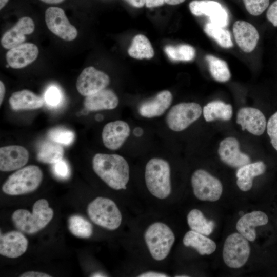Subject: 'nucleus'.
<instances>
[{"instance_id":"f257e3e1","label":"nucleus","mask_w":277,"mask_h":277,"mask_svg":"<svg viewBox=\"0 0 277 277\" xmlns=\"http://www.w3.org/2000/svg\"><path fill=\"white\" fill-rule=\"evenodd\" d=\"M92 167L95 173L112 189H126L129 180V166L123 156L97 153L93 157Z\"/></svg>"},{"instance_id":"f03ea898","label":"nucleus","mask_w":277,"mask_h":277,"mask_svg":"<svg viewBox=\"0 0 277 277\" xmlns=\"http://www.w3.org/2000/svg\"><path fill=\"white\" fill-rule=\"evenodd\" d=\"M53 211L45 199H39L33 205L32 212L25 209L15 211L12 220L15 227L27 234H33L44 228L51 221Z\"/></svg>"},{"instance_id":"7ed1b4c3","label":"nucleus","mask_w":277,"mask_h":277,"mask_svg":"<svg viewBox=\"0 0 277 277\" xmlns=\"http://www.w3.org/2000/svg\"><path fill=\"white\" fill-rule=\"evenodd\" d=\"M145 180L149 192L155 197L163 200L171 192L170 167L167 161L161 158H152L147 163Z\"/></svg>"},{"instance_id":"20e7f679","label":"nucleus","mask_w":277,"mask_h":277,"mask_svg":"<svg viewBox=\"0 0 277 277\" xmlns=\"http://www.w3.org/2000/svg\"><path fill=\"white\" fill-rule=\"evenodd\" d=\"M144 238L151 256L157 261L168 256L175 240L171 229L161 222L150 225L144 232Z\"/></svg>"},{"instance_id":"39448f33","label":"nucleus","mask_w":277,"mask_h":277,"mask_svg":"<svg viewBox=\"0 0 277 277\" xmlns=\"http://www.w3.org/2000/svg\"><path fill=\"white\" fill-rule=\"evenodd\" d=\"M43 172L35 165L23 167L10 175L2 186L3 191L10 195H18L35 191L43 180Z\"/></svg>"},{"instance_id":"423d86ee","label":"nucleus","mask_w":277,"mask_h":277,"mask_svg":"<svg viewBox=\"0 0 277 277\" xmlns=\"http://www.w3.org/2000/svg\"><path fill=\"white\" fill-rule=\"evenodd\" d=\"M88 215L96 225L110 230L117 229L122 221V213L115 203L104 197H97L87 207Z\"/></svg>"},{"instance_id":"0eeeda50","label":"nucleus","mask_w":277,"mask_h":277,"mask_svg":"<svg viewBox=\"0 0 277 277\" xmlns=\"http://www.w3.org/2000/svg\"><path fill=\"white\" fill-rule=\"evenodd\" d=\"M250 247L248 240L239 233H233L228 236L224 244L223 258L226 265L230 268H239L248 260Z\"/></svg>"},{"instance_id":"6e6552de","label":"nucleus","mask_w":277,"mask_h":277,"mask_svg":"<svg viewBox=\"0 0 277 277\" xmlns=\"http://www.w3.org/2000/svg\"><path fill=\"white\" fill-rule=\"evenodd\" d=\"M191 182L194 195L201 201L214 202L222 195L221 182L206 170L198 169L194 171Z\"/></svg>"},{"instance_id":"1a4fd4ad","label":"nucleus","mask_w":277,"mask_h":277,"mask_svg":"<svg viewBox=\"0 0 277 277\" xmlns=\"http://www.w3.org/2000/svg\"><path fill=\"white\" fill-rule=\"evenodd\" d=\"M202 109L196 103H181L170 109L166 117L168 127L179 132L186 129L201 115Z\"/></svg>"},{"instance_id":"9d476101","label":"nucleus","mask_w":277,"mask_h":277,"mask_svg":"<svg viewBox=\"0 0 277 277\" xmlns=\"http://www.w3.org/2000/svg\"><path fill=\"white\" fill-rule=\"evenodd\" d=\"M45 21L50 31L63 40L70 42L77 37V29L71 24L63 9L57 7L47 8Z\"/></svg>"},{"instance_id":"9b49d317","label":"nucleus","mask_w":277,"mask_h":277,"mask_svg":"<svg viewBox=\"0 0 277 277\" xmlns=\"http://www.w3.org/2000/svg\"><path fill=\"white\" fill-rule=\"evenodd\" d=\"M110 83L109 76L90 66L85 68L77 78L76 87L82 95L87 96L106 88Z\"/></svg>"},{"instance_id":"f8f14e48","label":"nucleus","mask_w":277,"mask_h":277,"mask_svg":"<svg viewBox=\"0 0 277 277\" xmlns=\"http://www.w3.org/2000/svg\"><path fill=\"white\" fill-rule=\"evenodd\" d=\"M191 12L195 16L206 15L210 22L226 27L228 23L229 16L226 9L219 2L211 0H194L189 5Z\"/></svg>"},{"instance_id":"ddd939ff","label":"nucleus","mask_w":277,"mask_h":277,"mask_svg":"<svg viewBox=\"0 0 277 277\" xmlns=\"http://www.w3.org/2000/svg\"><path fill=\"white\" fill-rule=\"evenodd\" d=\"M218 153L221 160L231 167L239 168L251 163L250 157L240 151L239 142L233 137H226L221 142Z\"/></svg>"},{"instance_id":"4468645a","label":"nucleus","mask_w":277,"mask_h":277,"mask_svg":"<svg viewBox=\"0 0 277 277\" xmlns=\"http://www.w3.org/2000/svg\"><path fill=\"white\" fill-rule=\"evenodd\" d=\"M130 128L127 123L118 120L106 124L103 129L102 137L104 146L110 150L121 148L130 135Z\"/></svg>"},{"instance_id":"2eb2a0df","label":"nucleus","mask_w":277,"mask_h":277,"mask_svg":"<svg viewBox=\"0 0 277 277\" xmlns=\"http://www.w3.org/2000/svg\"><path fill=\"white\" fill-rule=\"evenodd\" d=\"M28 150L19 145H10L0 148V170L8 172L24 166L28 161Z\"/></svg>"},{"instance_id":"dca6fc26","label":"nucleus","mask_w":277,"mask_h":277,"mask_svg":"<svg viewBox=\"0 0 277 277\" xmlns=\"http://www.w3.org/2000/svg\"><path fill=\"white\" fill-rule=\"evenodd\" d=\"M35 25L33 19L28 16L21 18L16 24L2 36L1 43L6 49H10L22 44L26 40V35L32 33Z\"/></svg>"},{"instance_id":"f3484780","label":"nucleus","mask_w":277,"mask_h":277,"mask_svg":"<svg viewBox=\"0 0 277 277\" xmlns=\"http://www.w3.org/2000/svg\"><path fill=\"white\" fill-rule=\"evenodd\" d=\"M237 124L243 130H247L255 135H261L266 127V120L264 114L259 109L252 107H243L239 110Z\"/></svg>"},{"instance_id":"a211bd4d","label":"nucleus","mask_w":277,"mask_h":277,"mask_svg":"<svg viewBox=\"0 0 277 277\" xmlns=\"http://www.w3.org/2000/svg\"><path fill=\"white\" fill-rule=\"evenodd\" d=\"M38 53L36 45L25 43L9 49L6 54V59L10 67L21 69L33 62L37 58Z\"/></svg>"},{"instance_id":"6ab92c4d","label":"nucleus","mask_w":277,"mask_h":277,"mask_svg":"<svg viewBox=\"0 0 277 277\" xmlns=\"http://www.w3.org/2000/svg\"><path fill=\"white\" fill-rule=\"evenodd\" d=\"M28 242L21 232L11 231L0 235V254L9 258H16L27 249Z\"/></svg>"},{"instance_id":"aec40b11","label":"nucleus","mask_w":277,"mask_h":277,"mask_svg":"<svg viewBox=\"0 0 277 277\" xmlns=\"http://www.w3.org/2000/svg\"><path fill=\"white\" fill-rule=\"evenodd\" d=\"M233 33L238 46L245 52H252L259 39V34L251 24L244 21H237L233 26Z\"/></svg>"},{"instance_id":"412c9836","label":"nucleus","mask_w":277,"mask_h":277,"mask_svg":"<svg viewBox=\"0 0 277 277\" xmlns=\"http://www.w3.org/2000/svg\"><path fill=\"white\" fill-rule=\"evenodd\" d=\"M172 101V95L169 91H162L154 98L142 103L138 108L139 113L147 118L160 116L168 109Z\"/></svg>"},{"instance_id":"4be33fe9","label":"nucleus","mask_w":277,"mask_h":277,"mask_svg":"<svg viewBox=\"0 0 277 277\" xmlns=\"http://www.w3.org/2000/svg\"><path fill=\"white\" fill-rule=\"evenodd\" d=\"M268 217L261 211H253L243 215L238 221L236 229L239 233L250 242L256 239L255 227L267 224Z\"/></svg>"},{"instance_id":"5701e85b","label":"nucleus","mask_w":277,"mask_h":277,"mask_svg":"<svg viewBox=\"0 0 277 277\" xmlns=\"http://www.w3.org/2000/svg\"><path fill=\"white\" fill-rule=\"evenodd\" d=\"M118 104V98L110 89H104L92 95L86 96L84 105L90 111L110 110Z\"/></svg>"},{"instance_id":"b1692460","label":"nucleus","mask_w":277,"mask_h":277,"mask_svg":"<svg viewBox=\"0 0 277 277\" xmlns=\"http://www.w3.org/2000/svg\"><path fill=\"white\" fill-rule=\"evenodd\" d=\"M9 103L11 108L15 111L34 110L42 107L44 100L41 96L24 89L13 93L9 99Z\"/></svg>"},{"instance_id":"393cba45","label":"nucleus","mask_w":277,"mask_h":277,"mask_svg":"<svg viewBox=\"0 0 277 277\" xmlns=\"http://www.w3.org/2000/svg\"><path fill=\"white\" fill-rule=\"evenodd\" d=\"M266 169V165L262 161L250 163L239 168L236 174V184L239 189L243 191L250 190L253 178L263 174Z\"/></svg>"},{"instance_id":"a878e982","label":"nucleus","mask_w":277,"mask_h":277,"mask_svg":"<svg viewBox=\"0 0 277 277\" xmlns=\"http://www.w3.org/2000/svg\"><path fill=\"white\" fill-rule=\"evenodd\" d=\"M183 243L186 247L194 248L202 255L212 254L216 248V245L213 240L191 230L186 233L183 239Z\"/></svg>"},{"instance_id":"bb28decb","label":"nucleus","mask_w":277,"mask_h":277,"mask_svg":"<svg viewBox=\"0 0 277 277\" xmlns=\"http://www.w3.org/2000/svg\"><path fill=\"white\" fill-rule=\"evenodd\" d=\"M203 115L207 122L220 119L229 121L232 115V107L221 101H214L208 103L203 108Z\"/></svg>"},{"instance_id":"cd10ccee","label":"nucleus","mask_w":277,"mask_h":277,"mask_svg":"<svg viewBox=\"0 0 277 277\" xmlns=\"http://www.w3.org/2000/svg\"><path fill=\"white\" fill-rule=\"evenodd\" d=\"M63 147L54 142L44 141L38 147L37 160L45 164H53L63 159Z\"/></svg>"},{"instance_id":"c85d7f7f","label":"nucleus","mask_w":277,"mask_h":277,"mask_svg":"<svg viewBox=\"0 0 277 277\" xmlns=\"http://www.w3.org/2000/svg\"><path fill=\"white\" fill-rule=\"evenodd\" d=\"M188 225L192 231L204 234L210 235L213 231L215 224L213 221H208L199 209H193L187 214Z\"/></svg>"},{"instance_id":"c756f323","label":"nucleus","mask_w":277,"mask_h":277,"mask_svg":"<svg viewBox=\"0 0 277 277\" xmlns=\"http://www.w3.org/2000/svg\"><path fill=\"white\" fill-rule=\"evenodd\" d=\"M128 52L131 57L139 60L150 59L154 56V50L150 41L142 34L133 38Z\"/></svg>"},{"instance_id":"7c9ffc66","label":"nucleus","mask_w":277,"mask_h":277,"mask_svg":"<svg viewBox=\"0 0 277 277\" xmlns=\"http://www.w3.org/2000/svg\"><path fill=\"white\" fill-rule=\"evenodd\" d=\"M212 77L219 82H226L231 77L230 72L226 62L212 55L205 57Z\"/></svg>"},{"instance_id":"2f4dec72","label":"nucleus","mask_w":277,"mask_h":277,"mask_svg":"<svg viewBox=\"0 0 277 277\" xmlns=\"http://www.w3.org/2000/svg\"><path fill=\"white\" fill-rule=\"evenodd\" d=\"M68 228L73 235L81 238H90L93 232L92 224L78 215H73L69 218Z\"/></svg>"},{"instance_id":"473e14b6","label":"nucleus","mask_w":277,"mask_h":277,"mask_svg":"<svg viewBox=\"0 0 277 277\" xmlns=\"http://www.w3.org/2000/svg\"><path fill=\"white\" fill-rule=\"evenodd\" d=\"M204 30L209 37L215 40L222 47L230 48L233 46L230 33L224 27L210 22L205 25Z\"/></svg>"},{"instance_id":"72a5a7b5","label":"nucleus","mask_w":277,"mask_h":277,"mask_svg":"<svg viewBox=\"0 0 277 277\" xmlns=\"http://www.w3.org/2000/svg\"><path fill=\"white\" fill-rule=\"evenodd\" d=\"M165 51L168 56L173 61H190L195 56L194 48L187 44H182L177 46H167Z\"/></svg>"},{"instance_id":"f704fd0d","label":"nucleus","mask_w":277,"mask_h":277,"mask_svg":"<svg viewBox=\"0 0 277 277\" xmlns=\"http://www.w3.org/2000/svg\"><path fill=\"white\" fill-rule=\"evenodd\" d=\"M48 136L52 141L64 145L71 144L75 137L73 131L63 128H56L50 130L48 133Z\"/></svg>"},{"instance_id":"c9c22d12","label":"nucleus","mask_w":277,"mask_h":277,"mask_svg":"<svg viewBox=\"0 0 277 277\" xmlns=\"http://www.w3.org/2000/svg\"><path fill=\"white\" fill-rule=\"evenodd\" d=\"M247 11L250 14L258 16L269 6V0H243Z\"/></svg>"},{"instance_id":"e433bc0d","label":"nucleus","mask_w":277,"mask_h":277,"mask_svg":"<svg viewBox=\"0 0 277 277\" xmlns=\"http://www.w3.org/2000/svg\"><path fill=\"white\" fill-rule=\"evenodd\" d=\"M267 132L272 146L277 151V111L268 120Z\"/></svg>"},{"instance_id":"4c0bfd02","label":"nucleus","mask_w":277,"mask_h":277,"mask_svg":"<svg viewBox=\"0 0 277 277\" xmlns=\"http://www.w3.org/2000/svg\"><path fill=\"white\" fill-rule=\"evenodd\" d=\"M52 170L54 175L61 180L68 179L70 174L69 165L67 162L63 159L53 164Z\"/></svg>"},{"instance_id":"58836bf2","label":"nucleus","mask_w":277,"mask_h":277,"mask_svg":"<svg viewBox=\"0 0 277 277\" xmlns=\"http://www.w3.org/2000/svg\"><path fill=\"white\" fill-rule=\"evenodd\" d=\"M61 98L60 90L54 86L48 88L45 94V101L51 107H55L58 105L61 102Z\"/></svg>"},{"instance_id":"ea45409f","label":"nucleus","mask_w":277,"mask_h":277,"mask_svg":"<svg viewBox=\"0 0 277 277\" xmlns=\"http://www.w3.org/2000/svg\"><path fill=\"white\" fill-rule=\"evenodd\" d=\"M266 17L274 27H277V0L272 3L269 7Z\"/></svg>"},{"instance_id":"a19ab883","label":"nucleus","mask_w":277,"mask_h":277,"mask_svg":"<svg viewBox=\"0 0 277 277\" xmlns=\"http://www.w3.org/2000/svg\"><path fill=\"white\" fill-rule=\"evenodd\" d=\"M21 277H51L48 274L37 272V271H27L23 273L20 275Z\"/></svg>"},{"instance_id":"79ce46f5","label":"nucleus","mask_w":277,"mask_h":277,"mask_svg":"<svg viewBox=\"0 0 277 277\" xmlns=\"http://www.w3.org/2000/svg\"><path fill=\"white\" fill-rule=\"evenodd\" d=\"M138 277H167L169 276L167 274L156 272L149 271L147 272H143L138 275Z\"/></svg>"},{"instance_id":"37998d69","label":"nucleus","mask_w":277,"mask_h":277,"mask_svg":"<svg viewBox=\"0 0 277 277\" xmlns=\"http://www.w3.org/2000/svg\"><path fill=\"white\" fill-rule=\"evenodd\" d=\"M165 3V0H145L146 6L148 8L161 6Z\"/></svg>"},{"instance_id":"c03bdc74","label":"nucleus","mask_w":277,"mask_h":277,"mask_svg":"<svg viewBox=\"0 0 277 277\" xmlns=\"http://www.w3.org/2000/svg\"><path fill=\"white\" fill-rule=\"evenodd\" d=\"M131 6L136 8H141L145 4V0H125Z\"/></svg>"},{"instance_id":"a18cd8bd","label":"nucleus","mask_w":277,"mask_h":277,"mask_svg":"<svg viewBox=\"0 0 277 277\" xmlns=\"http://www.w3.org/2000/svg\"><path fill=\"white\" fill-rule=\"evenodd\" d=\"M6 88L3 82L0 81V104L1 105L5 97Z\"/></svg>"},{"instance_id":"49530a36","label":"nucleus","mask_w":277,"mask_h":277,"mask_svg":"<svg viewBox=\"0 0 277 277\" xmlns=\"http://www.w3.org/2000/svg\"><path fill=\"white\" fill-rule=\"evenodd\" d=\"M185 0H165V2L169 5H176L184 2Z\"/></svg>"},{"instance_id":"de8ad7c7","label":"nucleus","mask_w":277,"mask_h":277,"mask_svg":"<svg viewBox=\"0 0 277 277\" xmlns=\"http://www.w3.org/2000/svg\"><path fill=\"white\" fill-rule=\"evenodd\" d=\"M134 135L137 137L141 136L143 133V130L141 127H136L133 131Z\"/></svg>"},{"instance_id":"09e8293b","label":"nucleus","mask_w":277,"mask_h":277,"mask_svg":"<svg viewBox=\"0 0 277 277\" xmlns=\"http://www.w3.org/2000/svg\"><path fill=\"white\" fill-rule=\"evenodd\" d=\"M41 1L49 4H56L63 2L64 0H41Z\"/></svg>"},{"instance_id":"8fccbe9b","label":"nucleus","mask_w":277,"mask_h":277,"mask_svg":"<svg viewBox=\"0 0 277 277\" xmlns=\"http://www.w3.org/2000/svg\"><path fill=\"white\" fill-rule=\"evenodd\" d=\"M90 276L92 277H103V276H107V275H106L105 274L100 272H95L92 274H91Z\"/></svg>"},{"instance_id":"3c124183","label":"nucleus","mask_w":277,"mask_h":277,"mask_svg":"<svg viewBox=\"0 0 277 277\" xmlns=\"http://www.w3.org/2000/svg\"><path fill=\"white\" fill-rule=\"evenodd\" d=\"M8 1L9 0H0V9L3 8Z\"/></svg>"},{"instance_id":"603ef678","label":"nucleus","mask_w":277,"mask_h":277,"mask_svg":"<svg viewBox=\"0 0 277 277\" xmlns=\"http://www.w3.org/2000/svg\"><path fill=\"white\" fill-rule=\"evenodd\" d=\"M95 117L96 120H97L98 121H102L103 118V116L100 114L97 115Z\"/></svg>"},{"instance_id":"864d4df0","label":"nucleus","mask_w":277,"mask_h":277,"mask_svg":"<svg viewBox=\"0 0 277 277\" xmlns=\"http://www.w3.org/2000/svg\"><path fill=\"white\" fill-rule=\"evenodd\" d=\"M179 276V277L183 276V277H184V276H188V275H178V276Z\"/></svg>"}]
</instances>
